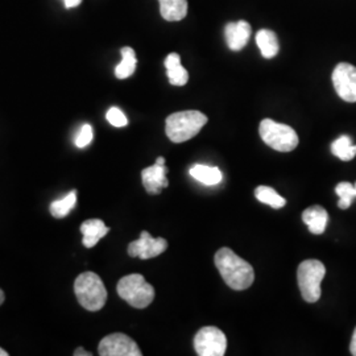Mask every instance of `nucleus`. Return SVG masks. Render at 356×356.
<instances>
[{"instance_id": "obj_1", "label": "nucleus", "mask_w": 356, "mask_h": 356, "mask_svg": "<svg viewBox=\"0 0 356 356\" xmlns=\"http://www.w3.org/2000/svg\"><path fill=\"white\" fill-rule=\"evenodd\" d=\"M214 261L220 276L231 289L245 291L254 284V268L229 248H220Z\"/></svg>"}, {"instance_id": "obj_2", "label": "nucleus", "mask_w": 356, "mask_h": 356, "mask_svg": "<svg viewBox=\"0 0 356 356\" xmlns=\"http://www.w3.org/2000/svg\"><path fill=\"white\" fill-rule=\"evenodd\" d=\"M207 123V116L201 111H181L166 118V136L173 143H185L200 134Z\"/></svg>"}, {"instance_id": "obj_3", "label": "nucleus", "mask_w": 356, "mask_h": 356, "mask_svg": "<svg viewBox=\"0 0 356 356\" xmlns=\"http://www.w3.org/2000/svg\"><path fill=\"white\" fill-rule=\"evenodd\" d=\"M74 293L79 305L89 312H98L107 302V289L94 272H83L76 277Z\"/></svg>"}, {"instance_id": "obj_4", "label": "nucleus", "mask_w": 356, "mask_h": 356, "mask_svg": "<svg viewBox=\"0 0 356 356\" xmlns=\"http://www.w3.org/2000/svg\"><path fill=\"white\" fill-rule=\"evenodd\" d=\"M116 291L120 298H123L129 305L136 309H145L147 306L152 304L154 298V289L152 285L148 284L145 279L138 273L122 277L118 282Z\"/></svg>"}, {"instance_id": "obj_5", "label": "nucleus", "mask_w": 356, "mask_h": 356, "mask_svg": "<svg viewBox=\"0 0 356 356\" xmlns=\"http://www.w3.org/2000/svg\"><path fill=\"white\" fill-rule=\"evenodd\" d=\"M261 140L275 151L292 152L298 145V135L292 127L272 119H264L259 127Z\"/></svg>"}, {"instance_id": "obj_6", "label": "nucleus", "mask_w": 356, "mask_h": 356, "mask_svg": "<svg viewBox=\"0 0 356 356\" xmlns=\"http://www.w3.org/2000/svg\"><path fill=\"white\" fill-rule=\"evenodd\" d=\"M326 275V268L319 260H305L297 270L298 286L306 302H317L321 298V282Z\"/></svg>"}, {"instance_id": "obj_7", "label": "nucleus", "mask_w": 356, "mask_h": 356, "mask_svg": "<svg viewBox=\"0 0 356 356\" xmlns=\"http://www.w3.org/2000/svg\"><path fill=\"white\" fill-rule=\"evenodd\" d=\"M194 348L200 356H223L227 348L226 335L214 326L202 327L194 337Z\"/></svg>"}, {"instance_id": "obj_8", "label": "nucleus", "mask_w": 356, "mask_h": 356, "mask_svg": "<svg viewBox=\"0 0 356 356\" xmlns=\"http://www.w3.org/2000/svg\"><path fill=\"white\" fill-rule=\"evenodd\" d=\"M98 351L101 356L143 355L136 342L122 332H115L104 337L99 343Z\"/></svg>"}, {"instance_id": "obj_9", "label": "nucleus", "mask_w": 356, "mask_h": 356, "mask_svg": "<svg viewBox=\"0 0 356 356\" xmlns=\"http://www.w3.org/2000/svg\"><path fill=\"white\" fill-rule=\"evenodd\" d=\"M332 85L337 94L346 102H356V67L341 63L332 72Z\"/></svg>"}, {"instance_id": "obj_10", "label": "nucleus", "mask_w": 356, "mask_h": 356, "mask_svg": "<svg viewBox=\"0 0 356 356\" xmlns=\"http://www.w3.org/2000/svg\"><path fill=\"white\" fill-rule=\"evenodd\" d=\"M168 248V242L164 238L154 239L149 232L143 231L140 238L135 242L129 243L128 245V254L132 257H139L141 260L153 259L159 254L165 252Z\"/></svg>"}, {"instance_id": "obj_11", "label": "nucleus", "mask_w": 356, "mask_h": 356, "mask_svg": "<svg viewBox=\"0 0 356 356\" xmlns=\"http://www.w3.org/2000/svg\"><path fill=\"white\" fill-rule=\"evenodd\" d=\"M251 26L241 20L238 23H229L225 28V38L227 41L229 49L234 51H242L243 48L248 44V40L251 38Z\"/></svg>"}, {"instance_id": "obj_12", "label": "nucleus", "mask_w": 356, "mask_h": 356, "mask_svg": "<svg viewBox=\"0 0 356 356\" xmlns=\"http://www.w3.org/2000/svg\"><path fill=\"white\" fill-rule=\"evenodd\" d=\"M166 173H168V169L165 165L154 164L145 168L141 172V179L145 191L149 194H159L164 188H168L169 181L166 178Z\"/></svg>"}, {"instance_id": "obj_13", "label": "nucleus", "mask_w": 356, "mask_h": 356, "mask_svg": "<svg viewBox=\"0 0 356 356\" xmlns=\"http://www.w3.org/2000/svg\"><path fill=\"white\" fill-rule=\"evenodd\" d=\"M79 229L83 235L82 243L86 248H92L94 245H97L110 231L101 219H89L81 225Z\"/></svg>"}, {"instance_id": "obj_14", "label": "nucleus", "mask_w": 356, "mask_h": 356, "mask_svg": "<svg viewBox=\"0 0 356 356\" xmlns=\"http://www.w3.org/2000/svg\"><path fill=\"white\" fill-rule=\"evenodd\" d=\"M302 220L309 231L314 235H321L325 232L329 223V214L322 206H312L302 213Z\"/></svg>"}, {"instance_id": "obj_15", "label": "nucleus", "mask_w": 356, "mask_h": 356, "mask_svg": "<svg viewBox=\"0 0 356 356\" xmlns=\"http://www.w3.org/2000/svg\"><path fill=\"white\" fill-rule=\"evenodd\" d=\"M166 74L170 85L184 86L189 81L188 70L181 65V58L177 53H170L165 58Z\"/></svg>"}, {"instance_id": "obj_16", "label": "nucleus", "mask_w": 356, "mask_h": 356, "mask_svg": "<svg viewBox=\"0 0 356 356\" xmlns=\"http://www.w3.org/2000/svg\"><path fill=\"white\" fill-rule=\"evenodd\" d=\"M160 13L166 22H179L188 15V0H159Z\"/></svg>"}, {"instance_id": "obj_17", "label": "nucleus", "mask_w": 356, "mask_h": 356, "mask_svg": "<svg viewBox=\"0 0 356 356\" xmlns=\"http://www.w3.org/2000/svg\"><path fill=\"white\" fill-rule=\"evenodd\" d=\"M256 44L264 58H273L279 53V40L275 32L260 29L256 35Z\"/></svg>"}, {"instance_id": "obj_18", "label": "nucleus", "mask_w": 356, "mask_h": 356, "mask_svg": "<svg viewBox=\"0 0 356 356\" xmlns=\"http://www.w3.org/2000/svg\"><path fill=\"white\" fill-rule=\"evenodd\" d=\"M191 176L194 179H197L198 182L207 185V186L218 185L223 178V175L219 170V168L202 165V164L193 166L191 169Z\"/></svg>"}, {"instance_id": "obj_19", "label": "nucleus", "mask_w": 356, "mask_h": 356, "mask_svg": "<svg viewBox=\"0 0 356 356\" xmlns=\"http://www.w3.org/2000/svg\"><path fill=\"white\" fill-rule=\"evenodd\" d=\"M120 53H122V61L115 67V76L119 79H126L135 73L138 60H136L135 51L129 47L122 48Z\"/></svg>"}, {"instance_id": "obj_20", "label": "nucleus", "mask_w": 356, "mask_h": 356, "mask_svg": "<svg viewBox=\"0 0 356 356\" xmlns=\"http://www.w3.org/2000/svg\"><path fill=\"white\" fill-rule=\"evenodd\" d=\"M331 153L342 161H351L356 156V144H353L350 136L343 135L331 144Z\"/></svg>"}, {"instance_id": "obj_21", "label": "nucleus", "mask_w": 356, "mask_h": 356, "mask_svg": "<svg viewBox=\"0 0 356 356\" xmlns=\"http://www.w3.org/2000/svg\"><path fill=\"white\" fill-rule=\"evenodd\" d=\"M76 191H70L67 195H65L64 198L51 202V216L57 219H61L65 216H69V213L76 207Z\"/></svg>"}, {"instance_id": "obj_22", "label": "nucleus", "mask_w": 356, "mask_h": 356, "mask_svg": "<svg viewBox=\"0 0 356 356\" xmlns=\"http://www.w3.org/2000/svg\"><path fill=\"white\" fill-rule=\"evenodd\" d=\"M254 197L261 202V204H269L273 209H281L286 204L285 198H282L280 194L275 189L269 186H259L254 191Z\"/></svg>"}, {"instance_id": "obj_23", "label": "nucleus", "mask_w": 356, "mask_h": 356, "mask_svg": "<svg viewBox=\"0 0 356 356\" xmlns=\"http://www.w3.org/2000/svg\"><path fill=\"white\" fill-rule=\"evenodd\" d=\"M335 193L339 197V209L347 210L353 204L354 198H356V184L351 185L350 182H339L335 188Z\"/></svg>"}, {"instance_id": "obj_24", "label": "nucleus", "mask_w": 356, "mask_h": 356, "mask_svg": "<svg viewBox=\"0 0 356 356\" xmlns=\"http://www.w3.org/2000/svg\"><path fill=\"white\" fill-rule=\"evenodd\" d=\"M106 119L114 127H126L128 124L127 116L118 107H111L106 114Z\"/></svg>"}, {"instance_id": "obj_25", "label": "nucleus", "mask_w": 356, "mask_h": 356, "mask_svg": "<svg viewBox=\"0 0 356 356\" xmlns=\"http://www.w3.org/2000/svg\"><path fill=\"white\" fill-rule=\"evenodd\" d=\"M94 138V131L90 124H83L78 131L74 139L76 148H86Z\"/></svg>"}, {"instance_id": "obj_26", "label": "nucleus", "mask_w": 356, "mask_h": 356, "mask_svg": "<svg viewBox=\"0 0 356 356\" xmlns=\"http://www.w3.org/2000/svg\"><path fill=\"white\" fill-rule=\"evenodd\" d=\"M82 0H64L65 7L66 8H76L81 4Z\"/></svg>"}, {"instance_id": "obj_27", "label": "nucleus", "mask_w": 356, "mask_h": 356, "mask_svg": "<svg viewBox=\"0 0 356 356\" xmlns=\"http://www.w3.org/2000/svg\"><path fill=\"white\" fill-rule=\"evenodd\" d=\"M350 351H351V355L356 356V329L354 331L353 339H351V344H350Z\"/></svg>"}, {"instance_id": "obj_28", "label": "nucleus", "mask_w": 356, "mask_h": 356, "mask_svg": "<svg viewBox=\"0 0 356 356\" xmlns=\"http://www.w3.org/2000/svg\"><path fill=\"white\" fill-rule=\"evenodd\" d=\"M73 354H74V356H91V353H88V351H86L85 348H82V347H78Z\"/></svg>"}, {"instance_id": "obj_29", "label": "nucleus", "mask_w": 356, "mask_h": 356, "mask_svg": "<svg viewBox=\"0 0 356 356\" xmlns=\"http://www.w3.org/2000/svg\"><path fill=\"white\" fill-rule=\"evenodd\" d=\"M156 164H160V165H165V159L164 157H159L156 160Z\"/></svg>"}, {"instance_id": "obj_30", "label": "nucleus", "mask_w": 356, "mask_h": 356, "mask_svg": "<svg viewBox=\"0 0 356 356\" xmlns=\"http://www.w3.org/2000/svg\"><path fill=\"white\" fill-rule=\"evenodd\" d=\"M4 298H6V297H4V292L0 289V305L4 302Z\"/></svg>"}, {"instance_id": "obj_31", "label": "nucleus", "mask_w": 356, "mask_h": 356, "mask_svg": "<svg viewBox=\"0 0 356 356\" xmlns=\"http://www.w3.org/2000/svg\"><path fill=\"white\" fill-rule=\"evenodd\" d=\"M0 356H8V353L4 351L3 348H0Z\"/></svg>"}]
</instances>
